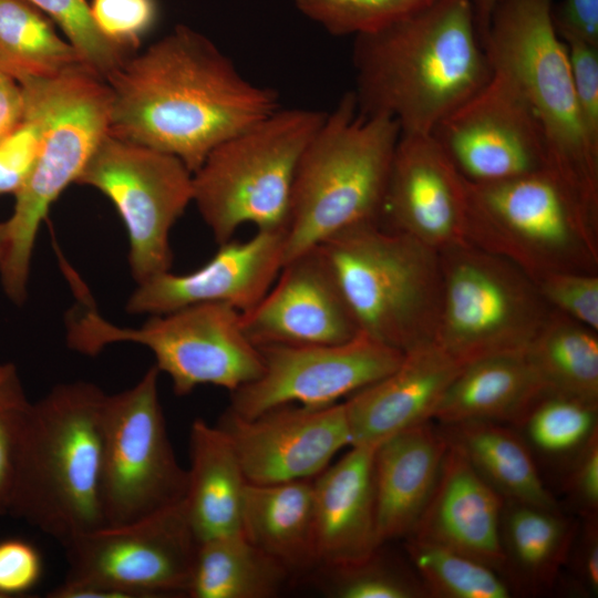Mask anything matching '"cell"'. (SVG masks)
Masks as SVG:
<instances>
[{"instance_id":"4dcf8cb0","label":"cell","mask_w":598,"mask_h":598,"mask_svg":"<svg viewBox=\"0 0 598 598\" xmlns=\"http://www.w3.org/2000/svg\"><path fill=\"white\" fill-rule=\"evenodd\" d=\"M87 66L55 32L53 21L25 0H0V71L18 82ZM89 68V66H87Z\"/></svg>"},{"instance_id":"ba28073f","label":"cell","mask_w":598,"mask_h":598,"mask_svg":"<svg viewBox=\"0 0 598 598\" xmlns=\"http://www.w3.org/2000/svg\"><path fill=\"white\" fill-rule=\"evenodd\" d=\"M326 113L279 107L207 155L193 173V203L218 245L245 224L287 231L297 167Z\"/></svg>"},{"instance_id":"ac0fdd59","label":"cell","mask_w":598,"mask_h":598,"mask_svg":"<svg viewBox=\"0 0 598 598\" xmlns=\"http://www.w3.org/2000/svg\"><path fill=\"white\" fill-rule=\"evenodd\" d=\"M217 425L252 484L313 480L351 445L343 402L323 408L287 404L251 419L226 410Z\"/></svg>"},{"instance_id":"d4e9b609","label":"cell","mask_w":598,"mask_h":598,"mask_svg":"<svg viewBox=\"0 0 598 598\" xmlns=\"http://www.w3.org/2000/svg\"><path fill=\"white\" fill-rule=\"evenodd\" d=\"M188 452L183 505L198 543L240 532L248 481L229 437L217 424L196 419Z\"/></svg>"},{"instance_id":"bcb514c9","label":"cell","mask_w":598,"mask_h":598,"mask_svg":"<svg viewBox=\"0 0 598 598\" xmlns=\"http://www.w3.org/2000/svg\"><path fill=\"white\" fill-rule=\"evenodd\" d=\"M24 107L22 86L12 76L0 71V141L19 124Z\"/></svg>"},{"instance_id":"d6986e66","label":"cell","mask_w":598,"mask_h":598,"mask_svg":"<svg viewBox=\"0 0 598 598\" xmlns=\"http://www.w3.org/2000/svg\"><path fill=\"white\" fill-rule=\"evenodd\" d=\"M240 321L257 347L333 344L360 332L318 245L286 261L266 295L240 313Z\"/></svg>"},{"instance_id":"484cf974","label":"cell","mask_w":598,"mask_h":598,"mask_svg":"<svg viewBox=\"0 0 598 598\" xmlns=\"http://www.w3.org/2000/svg\"><path fill=\"white\" fill-rule=\"evenodd\" d=\"M544 391L525 352L489 357L463 367L433 419L441 424L492 421L519 425Z\"/></svg>"},{"instance_id":"8fae6325","label":"cell","mask_w":598,"mask_h":598,"mask_svg":"<svg viewBox=\"0 0 598 598\" xmlns=\"http://www.w3.org/2000/svg\"><path fill=\"white\" fill-rule=\"evenodd\" d=\"M442 303L434 342L463 367L524 353L553 308L518 266L476 246L440 252Z\"/></svg>"},{"instance_id":"f907efd6","label":"cell","mask_w":598,"mask_h":598,"mask_svg":"<svg viewBox=\"0 0 598 598\" xmlns=\"http://www.w3.org/2000/svg\"><path fill=\"white\" fill-rule=\"evenodd\" d=\"M14 369V365L11 363L0 364V382L4 380Z\"/></svg>"},{"instance_id":"f1b7e54d","label":"cell","mask_w":598,"mask_h":598,"mask_svg":"<svg viewBox=\"0 0 598 598\" xmlns=\"http://www.w3.org/2000/svg\"><path fill=\"white\" fill-rule=\"evenodd\" d=\"M290 573L240 532L198 544L187 597L270 598Z\"/></svg>"},{"instance_id":"7c38bea8","label":"cell","mask_w":598,"mask_h":598,"mask_svg":"<svg viewBox=\"0 0 598 598\" xmlns=\"http://www.w3.org/2000/svg\"><path fill=\"white\" fill-rule=\"evenodd\" d=\"M183 501L125 526L64 545L68 571L51 598L186 596L198 548Z\"/></svg>"},{"instance_id":"277c9868","label":"cell","mask_w":598,"mask_h":598,"mask_svg":"<svg viewBox=\"0 0 598 598\" xmlns=\"http://www.w3.org/2000/svg\"><path fill=\"white\" fill-rule=\"evenodd\" d=\"M553 0H501L483 42L492 69L505 73L529 105L544 137L546 169L598 224V146L576 101Z\"/></svg>"},{"instance_id":"8992f818","label":"cell","mask_w":598,"mask_h":598,"mask_svg":"<svg viewBox=\"0 0 598 598\" xmlns=\"http://www.w3.org/2000/svg\"><path fill=\"white\" fill-rule=\"evenodd\" d=\"M318 246L361 332L403 353L434 342L443 287L437 250L379 223Z\"/></svg>"},{"instance_id":"603a6c76","label":"cell","mask_w":598,"mask_h":598,"mask_svg":"<svg viewBox=\"0 0 598 598\" xmlns=\"http://www.w3.org/2000/svg\"><path fill=\"white\" fill-rule=\"evenodd\" d=\"M375 447L351 445L338 462L313 478L318 567L359 563L381 547L373 481Z\"/></svg>"},{"instance_id":"30bf717a","label":"cell","mask_w":598,"mask_h":598,"mask_svg":"<svg viewBox=\"0 0 598 598\" xmlns=\"http://www.w3.org/2000/svg\"><path fill=\"white\" fill-rule=\"evenodd\" d=\"M470 185L468 238L533 280L550 271L598 274V224L547 169Z\"/></svg>"},{"instance_id":"7dc6e473","label":"cell","mask_w":598,"mask_h":598,"mask_svg":"<svg viewBox=\"0 0 598 598\" xmlns=\"http://www.w3.org/2000/svg\"><path fill=\"white\" fill-rule=\"evenodd\" d=\"M578 571L592 594L598 592V529L597 515L586 516L578 553Z\"/></svg>"},{"instance_id":"d6a6232c","label":"cell","mask_w":598,"mask_h":598,"mask_svg":"<svg viewBox=\"0 0 598 598\" xmlns=\"http://www.w3.org/2000/svg\"><path fill=\"white\" fill-rule=\"evenodd\" d=\"M427 596L441 598H508L497 570L447 547L408 536L405 545Z\"/></svg>"},{"instance_id":"836d02e7","label":"cell","mask_w":598,"mask_h":598,"mask_svg":"<svg viewBox=\"0 0 598 598\" xmlns=\"http://www.w3.org/2000/svg\"><path fill=\"white\" fill-rule=\"evenodd\" d=\"M597 408L598 403L546 390L520 424L537 450L565 454L578 451L597 431Z\"/></svg>"},{"instance_id":"ab89813d","label":"cell","mask_w":598,"mask_h":598,"mask_svg":"<svg viewBox=\"0 0 598 598\" xmlns=\"http://www.w3.org/2000/svg\"><path fill=\"white\" fill-rule=\"evenodd\" d=\"M534 281L550 308L598 331V274L550 271Z\"/></svg>"},{"instance_id":"2e32d148","label":"cell","mask_w":598,"mask_h":598,"mask_svg":"<svg viewBox=\"0 0 598 598\" xmlns=\"http://www.w3.org/2000/svg\"><path fill=\"white\" fill-rule=\"evenodd\" d=\"M431 135L471 183L546 169L540 127L515 83L496 69Z\"/></svg>"},{"instance_id":"8d00e7d4","label":"cell","mask_w":598,"mask_h":598,"mask_svg":"<svg viewBox=\"0 0 598 598\" xmlns=\"http://www.w3.org/2000/svg\"><path fill=\"white\" fill-rule=\"evenodd\" d=\"M55 22L83 62L105 80L126 56L96 28L86 0H25Z\"/></svg>"},{"instance_id":"9c48e42d","label":"cell","mask_w":598,"mask_h":598,"mask_svg":"<svg viewBox=\"0 0 598 598\" xmlns=\"http://www.w3.org/2000/svg\"><path fill=\"white\" fill-rule=\"evenodd\" d=\"M41 103L43 131L35 165L14 194L6 221L8 246L0 268L3 291L21 305L27 297L37 234L61 193L79 176L107 134L110 89L83 65L49 79L28 78Z\"/></svg>"},{"instance_id":"d590c367","label":"cell","mask_w":598,"mask_h":598,"mask_svg":"<svg viewBox=\"0 0 598 598\" xmlns=\"http://www.w3.org/2000/svg\"><path fill=\"white\" fill-rule=\"evenodd\" d=\"M326 592L336 598H421L427 597L421 580L379 556L349 565L324 567Z\"/></svg>"},{"instance_id":"b9f144b4","label":"cell","mask_w":598,"mask_h":598,"mask_svg":"<svg viewBox=\"0 0 598 598\" xmlns=\"http://www.w3.org/2000/svg\"><path fill=\"white\" fill-rule=\"evenodd\" d=\"M580 117L591 143L598 146V45L565 42Z\"/></svg>"},{"instance_id":"c3c4849f","label":"cell","mask_w":598,"mask_h":598,"mask_svg":"<svg viewBox=\"0 0 598 598\" xmlns=\"http://www.w3.org/2000/svg\"><path fill=\"white\" fill-rule=\"evenodd\" d=\"M501 0H472L476 25L482 43L489 27L491 17Z\"/></svg>"},{"instance_id":"7402d4cb","label":"cell","mask_w":598,"mask_h":598,"mask_svg":"<svg viewBox=\"0 0 598 598\" xmlns=\"http://www.w3.org/2000/svg\"><path fill=\"white\" fill-rule=\"evenodd\" d=\"M504 503L463 454L447 445L434 488L409 536L502 570L506 567L501 538Z\"/></svg>"},{"instance_id":"83f0119b","label":"cell","mask_w":598,"mask_h":598,"mask_svg":"<svg viewBox=\"0 0 598 598\" xmlns=\"http://www.w3.org/2000/svg\"><path fill=\"white\" fill-rule=\"evenodd\" d=\"M440 430L447 445L505 501L558 509L528 445L511 429L492 421H462L441 424Z\"/></svg>"},{"instance_id":"44dd1931","label":"cell","mask_w":598,"mask_h":598,"mask_svg":"<svg viewBox=\"0 0 598 598\" xmlns=\"http://www.w3.org/2000/svg\"><path fill=\"white\" fill-rule=\"evenodd\" d=\"M463 365L431 342L404 353L391 373L344 401L351 445L384 440L433 419Z\"/></svg>"},{"instance_id":"5b68a950","label":"cell","mask_w":598,"mask_h":598,"mask_svg":"<svg viewBox=\"0 0 598 598\" xmlns=\"http://www.w3.org/2000/svg\"><path fill=\"white\" fill-rule=\"evenodd\" d=\"M400 135L393 118L361 114L353 92L326 113L297 167L283 264L334 234L379 223Z\"/></svg>"},{"instance_id":"4fadbf2b","label":"cell","mask_w":598,"mask_h":598,"mask_svg":"<svg viewBox=\"0 0 598 598\" xmlns=\"http://www.w3.org/2000/svg\"><path fill=\"white\" fill-rule=\"evenodd\" d=\"M154 365L132 388L106 395L100 471L104 526L136 523L184 499L187 470L173 450Z\"/></svg>"},{"instance_id":"ee69618b","label":"cell","mask_w":598,"mask_h":598,"mask_svg":"<svg viewBox=\"0 0 598 598\" xmlns=\"http://www.w3.org/2000/svg\"><path fill=\"white\" fill-rule=\"evenodd\" d=\"M553 23L564 42L598 45V0H563L553 6Z\"/></svg>"},{"instance_id":"60d3db41","label":"cell","mask_w":598,"mask_h":598,"mask_svg":"<svg viewBox=\"0 0 598 598\" xmlns=\"http://www.w3.org/2000/svg\"><path fill=\"white\" fill-rule=\"evenodd\" d=\"M89 4L99 31L124 52L140 45L158 13L156 0H92Z\"/></svg>"},{"instance_id":"7bdbcfd3","label":"cell","mask_w":598,"mask_h":598,"mask_svg":"<svg viewBox=\"0 0 598 598\" xmlns=\"http://www.w3.org/2000/svg\"><path fill=\"white\" fill-rule=\"evenodd\" d=\"M42 574V559L34 546L23 539L0 542V597L29 591Z\"/></svg>"},{"instance_id":"cb8c5ba5","label":"cell","mask_w":598,"mask_h":598,"mask_svg":"<svg viewBox=\"0 0 598 598\" xmlns=\"http://www.w3.org/2000/svg\"><path fill=\"white\" fill-rule=\"evenodd\" d=\"M446 450L440 427L430 421L375 447L373 481L380 546L412 533L434 488Z\"/></svg>"},{"instance_id":"5bb4252c","label":"cell","mask_w":598,"mask_h":598,"mask_svg":"<svg viewBox=\"0 0 598 598\" xmlns=\"http://www.w3.org/2000/svg\"><path fill=\"white\" fill-rule=\"evenodd\" d=\"M76 183L96 188L115 206L137 283L171 269L169 234L193 202V173L181 159L107 133Z\"/></svg>"},{"instance_id":"e0dca14e","label":"cell","mask_w":598,"mask_h":598,"mask_svg":"<svg viewBox=\"0 0 598 598\" xmlns=\"http://www.w3.org/2000/svg\"><path fill=\"white\" fill-rule=\"evenodd\" d=\"M379 224L439 252L470 246V185L431 134L401 133Z\"/></svg>"},{"instance_id":"4316f807","label":"cell","mask_w":598,"mask_h":598,"mask_svg":"<svg viewBox=\"0 0 598 598\" xmlns=\"http://www.w3.org/2000/svg\"><path fill=\"white\" fill-rule=\"evenodd\" d=\"M240 530L252 545L279 561L290 574L318 567L313 480L248 483Z\"/></svg>"},{"instance_id":"ffe728a7","label":"cell","mask_w":598,"mask_h":598,"mask_svg":"<svg viewBox=\"0 0 598 598\" xmlns=\"http://www.w3.org/2000/svg\"><path fill=\"white\" fill-rule=\"evenodd\" d=\"M286 231L257 230L245 241L219 245L202 267L187 274L169 270L130 296V313L159 315L199 303H227L245 312L270 289L285 260Z\"/></svg>"},{"instance_id":"9a60e30c","label":"cell","mask_w":598,"mask_h":598,"mask_svg":"<svg viewBox=\"0 0 598 598\" xmlns=\"http://www.w3.org/2000/svg\"><path fill=\"white\" fill-rule=\"evenodd\" d=\"M258 348L261 374L230 392L227 408L245 419L287 404L323 408L339 403L391 373L404 357L361 331L341 343Z\"/></svg>"},{"instance_id":"3957f363","label":"cell","mask_w":598,"mask_h":598,"mask_svg":"<svg viewBox=\"0 0 598 598\" xmlns=\"http://www.w3.org/2000/svg\"><path fill=\"white\" fill-rule=\"evenodd\" d=\"M106 393L62 383L30 403L17 455L9 513L64 545L104 526L100 506Z\"/></svg>"},{"instance_id":"681fc988","label":"cell","mask_w":598,"mask_h":598,"mask_svg":"<svg viewBox=\"0 0 598 598\" xmlns=\"http://www.w3.org/2000/svg\"><path fill=\"white\" fill-rule=\"evenodd\" d=\"M8 246V233L6 221L0 223V268L6 257Z\"/></svg>"},{"instance_id":"6da1fadb","label":"cell","mask_w":598,"mask_h":598,"mask_svg":"<svg viewBox=\"0 0 598 598\" xmlns=\"http://www.w3.org/2000/svg\"><path fill=\"white\" fill-rule=\"evenodd\" d=\"M107 133L167 153L194 173L220 143L277 111L278 93L246 80L207 37L177 25L104 80Z\"/></svg>"},{"instance_id":"f6af8a7d","label":"cell","mask_w":598,"mask_h":598,"mask_svg":"<svg viewBox=\"0 0 598 598\" xmlns=\"http://www.w3.org/2000/svg\"><path fill=\"white\" fill-rule=\"evenodd\" d=\"M568 478V491L586 516L598 508V432L577 451Z\"/></svg>"},{"instance_id":"f35d334b","label":"cell","mask_w":598,"mask_h":598,"mask_svg":"<svg viewBox=\"0 0 598 598\" xmlns=\"http://www.w3.org/2000/svg\"><path fill=\"white\" fill-rule=\"evenodd\" d=\"M30 403L14 369L0 382V515L9 513L18 448Z\"/></svg>"},{"instance_id":"f546056e","label":"cell","mask_w":598,"mask_h":598,"mask_svg":"<svg viewBox=\"0 0 598 598\" xmlns=\"http://www.w3.org/2000/svg\"><path fill=\"white\" fill-rule=\"evenodd\" d=\"M525 355L546 390L598 403V331L551 309Z\"/></svg>"},{"instance_id":"52a82bcc","label":"cell","mask_w":598,"mask_h":598,"mask_svg":"<svg viewBox=\"0 0 598 598\" xmlns=\"http://www.w3.org/2000/svg\"><path fill=\"white\" fill-rule=\"evenodd\" d=\"M70 282L78 302L68 316L66 342L82 354L96 355L116 342L141 344L179 396L206 384L233 392L262 372L260 350L246 336L241 312L230 305L199 303L151 315L137 328L118 327L100 316L80 277Z\"/></svg>"},{"instance_id":"816d5d0a","label":"cell","mask_w":598,"mask_h":598,"mask_svg":"<svg viewBox=\"0 0 598 598\" xmlns=\"http://www.w3.org/2000/svg\"><path fill=\"white\" fill-rule=\"evenodd\" d=\"M1 598V597H0Z\"/></svg>"},{"instance_id":"7a4b0ae2","label":"cell","mask_w":598,"mask_h":598,"mask_svg":"<svg viewBox=\"0 0 598 598\" xmlns=\"http://www.w3.org/2000/svg\"><path fill=\"white\" fill-rule=\"evenodd\" d=\"M353 38L358 111L401 133L431 134L492 73L472 0H441Z\"/></svg>"},{"instance_id":"e575fe53","label":"cell","mask_w":598,"mask_h":598,"mask_svg":"<svg viewBox=\"0 0 598 598\" xmlns=\"http://www.w3.org/2000/svg\"><path fill=\"white\" fill-rule=\"evenodd\" d=\"M441 0H292L296 9L332 35L370 32Z\"/></svg>"},{"instance_id":"1f68e13d","label":"cell","mask_w":598,"mask_h":598,"mask_svg":"<svg viewBox=\"0 0 598 598\" xmlns=\"http://www.w3.org/2000/svg\"><path fill=\"white\" fill-rule=\"evenodd\" d=\"M575 530L558 509L505 501L501 538L506 565L532 586H549L567 558Z\"/></svg>"},{"instance_id":"74e56055","label":"cell","mask_w":598,"mask_h":598,"mask_svg":"<svg viewBox=\"0 0 598 598\" xmlns=\"http://www.w3.org/2000/svg\"><path fill=\"white\" fill-rule=\"evenodd\" d=\"M22 86L25 107L19 124L0 141V195L16 194L29 178L41 146L43 115L29 82Z\"/></svg>"}]
</instances>
